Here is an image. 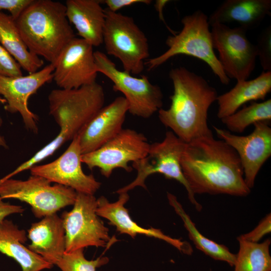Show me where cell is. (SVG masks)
I'll use <instances>...</instances> for the list:
<instances>
[{
	"instance_id": "cell-1",
	"label": "cell",
	"mask_w": 271,
	"mask_h": 271,
	"mask_svg": "<svg viewBox=\"0 0 271 271\" xmlns=\"http://www.w3.org/2000/svg\"><path fill=\"white\" fill-rule=\"evenodd\" d=\"M181 166L192 192L245 196L250 192L236 151L213 134L186 144Z\"/></svg>"
},
{
	"instance_id": "cell-2",
	"label": "cell",
	"mask_w": 271,
	"mask_h": 271,
	"mask_svg": "<svg viewBox=\"0 0 271 271\" xmlns=\"http://www.w3.org/2000/svg\"><path fill=\"white\" fill-rule=\"evenodd\" d=\"M169 75L174 91L170 107L158 111L160 121L186 143L213 134L207 119L209 107L218 96L215 88L183 66L172 69Z\"/></svg>"
},
{
	"instance_id": "cell-3",
	"label": "cell",
	"mask_w": 271,
	"mask_h": 271,
	"mask_svg": "<svg viewBox=\"0 0 271 271\" xmlns=\"http://www.w3.org/2000/svg\"><path fill=\"white\" fill-rule=\"evenodd\" d=\"M49 113L60 127L57 136L32 158L4 177V179L32 167L52 155L68 141H72L104 106L105 94L97 82L77 89L52 90L48 96Z\"/></svg>"
},
{
	"instance_id": "cell-4",
	"label": "cell",
	"mask_w": 271,
	"mask_h": 271,
	"mask_svg": "<svg viewBox=\"0 0 271 271\" xmlns=\"http://www.w3.org/2000/svg\"><path fill=\"white\" fill-rule=\"evenodd\" d=\"M65 5L52 0H34L15 21L29 51L53 65L75 37Z\"/></svg>"
},
{
	"instance_id": "cell-5",
	"label": "cell",
	"mask_w": 271,
	"mask_h": 271,
	"mask_svg": "<svg viewBox=\"0 0 271 271\" xmlns=\"http://www.w3.org/2000/svg\"><path fill=\"white\" fill-rule=\"evenodd\" d=\"M181 23V31L167 38V51L145 61V66L148 70L154 69L177 55L190 56L205 62L220 82L228 85L230 79L224 72L214 51L207 16L199 10L184 17Z\"/></svg>"
},
{
	"instance_id": "cell-6",
	"label": "cell",
	"mask_w": 271,
	"mask_h": 271,
	"mask_svg": "<svg viewBox=\"0 0 271 271\" xmlns=\"http://www.w3.org/2000/svg\"><path fill=\"white\" fill-rule=\"evenodd\" d=\"M103 43L106 53L121 62L123 70L141 74L150 56L147 37L131 17L104 9Z\"/></svg>"
},
{
	"instance_id": "cell-7",
	"label": "cell",
	"mask_w": 271,
	"mask_h": 271,
	"mask_svg": "<svg viewBox=\"0 0 271 271\" xmlns=\"http://www.w3.org/2000/svg\"><path fill=\"white\" fill-rule=\"evenodd\" d=\"M186 144L172 131H167L162 142L150 144L148 153L144 158L132 163V168L137 171L134 180L118 189L115 193H127L139 186L146 189V179L152 174L159 173L166 178L175 180L182 184L187 192L189 201L200 211L202 206L192 192L181 166V158Z\"/></svg>"
},
{
	"instance_id": "cell-8",
	"label": "cell",
	"mask_w": 271,
	"mask_h": 271,
	"mask_svg": "<svg viewBox=\"0 0 271 271\" xmlns=\"http://www.w3.org/2000/svg\"><path fill=\"white\" fill-rule=\"evenodd\" d=\"M46 178L31 175L25 180L0 179V198L15 199L30 205L34 216L42 218L73 205L77 192L58 184L52 185Z\"/></svg>"
},
{
	"instance_id": "cell-9",
	"label": "cell",
	"mask_w": 271,
	"mask_h": 271,
	"mask_svg": "<svg viewBox=\"0 0 271 271\" xmlns=\"http://www.w3.org/2000/svg\"><path fill=\"white\" fill-rule=\"evenodd\" d=\"M96 71L110 79L113 89L124 95L128 105V112L144 118L151 117L163 106V94L160 87L152 84L143 75L134 77L128 72L118 69L104 53L94 52Z\"/></svg>"
},
{
	"instance_id": "cell-10",
	"label": "cell",
	"mask_w": 271,
	"mask_h": 271,
	"mask_svg": "<svg viewBox=\"0 0 271 271\" xmlns=\"http://www.w3.org/2000/svg\"><path fill=\"white\" fill-rule=\"evenodd\" d=\"M72 209L61 216L65 234V252L88 246L105 247L111 242L109 230L96 213L97 199L77 193Z\"/></svg>"
},
{
	"instance_id": "cell-11",
	"label": "cell",
	"mask_w": 271,
	"mask_h": 271,
	"mask_svg": "<svg viewBox=\"0 0 271 271\" xmlns=\"http://www.w3.org/2000/svg\"><path fill=\"white\" fill-rule=\"evenodd\" d=\"M150 147L144 134L132 129L123 128L97 150L82 154L81 161L90 170L98 168L103 176L109 178L115 169L131 172L132 168L128 164L144 158Z\"/></svg>"
},
{
	"instance_id": "cell-12",
	"label": "cell",
	"mask_w": 271,
	"mask_h": 271,
	"mask_svg": "<svg viewBox=\"0 0 271 271\" xmlns=\"http://www.w3.org/2000/svg\"><path fill=\"white\" fill-rule=\"evenodd\" d=\"M211 26L213 47L218 51L224 72L229 79L246 80L254 69L257 57L256 46L247 39L246 31L221 23Z\"/></svg>"
},
{
	"instance_id": "cell-13",
	"label": "cell",
	"mask_w": 271,
	"mask_h": 271,
	"mask_svg": "<svg viewBox=\"0 0 271 271\" xmlns=\"http://www.w3.org/2000/svg\"><path fill=\"white\" fill-rule=\"evenodd\" d=\"M82 155L77 134L57 159L46 164L32 167L29 169L31 175L43 177L51 183L70 188L77 193L94 195L100 188L101 183L92 175L84 173L81 167Z\"/></svg>"
},
{
	"instance_id": "cell-14",
	"label": "cell",
	"mask_w": 271,
	"mask_h": 271,
	"mask_svg": "<svg viewBox=\"0 0 271 271\" xmlns=\"http://www.w3.org/2000/svg\"><path fill=\"white\" fill-rule=\"evenodd\" d=\"M93 47L75 37L63 49L53 64V80L60 88L72 89L96 83Z\"/></svg>"
},
{
	"instance_id": "cell-15",
	"label": "cell",
	"mask_w": 271,
	"mask_h": 271,
	"mask_svg": "<svg viewBox=\"0 0 271 271\" xmlns=\"http://www.w3.org/2000/svg\"><path fill=\"white\" fill-rule=\"evenodd\" d=\"M253 131L240 136L213 126L218 138L230 146L237 153L243 171L246 186L251 189L256 177L265 161L271 156V128L268 122L253 124Z\"/></svg>"
},
{
	"instance_id": "cell-16",
	"label": "cell",
	"mask_w": 271,
	"mask_h": 271,
	"mask_svg": "<svg viewBox=\"0 0 271 271\" xmlns=\"http://www.w3.org/2000/svg\"><path fill=\"white\" fill-rule=\"evenodd\" d=\"M54 66L50 63L41 70L26 76L9 77L0 75V95L6 100L5 109L19 113L26 128L37 133L38 115L28 107V99L38 90L53 78Z\"/></svg>"
},
{
	"instance_id": "cell-17",
	"label": "cell",
	"mask_w": 271,
	"mask_h": 271,
	"mask_svg": "<svg viewBox=\"0 0 271 271\" xmlns=\"http://www.w3.org/2000/svg\"><path fill=\"white\" fill-rule=\"evenodd\" d=\"M128 105L123 96L103 106L85 125L78 136L82 154L94 151L122 129Z\"/></svg>"
},
{
	"instance_id": "cell-18",
	"label": "cell",
	"mask_w": 271,
	"mask_h": 271,
	"mask_svg": "<svg viewBox=\"0 0 271 271\" xmlns=\"http://www.w3.org/2000/svg\"><path fill=\"white\" fill-rule=\"evenodd\" d=\"M128 199L127 193L119 194L118 200L111 203L104 196H101L97 199L96 213L99 216L108 220L109 224L114 226L116 231L121 234H128L132 238L138 234L153 237L166 241L184 254H192L193 250L187 242L171 237L159 229L153 227L145 228L136 223L124 207Z\"/></svg>"
},
{
	"instance_id": "cell-19",
	"label": "cell",
	"mask_w": 271,
	"mask_h": 271,
	"mask_svg": "<svg viewBox=\"0 0 271 271\" xmlns=\"http://www.w3.org/2000/svg\"><path fill=\"white\" fill-rule=\"evenodd\" d=\"M27 237L31 241L28 248L53 265L65 252V230L62 218L57 213L32 224Z\"/></svg>"
},
{
	"instance_id": "cell-20",
	"label": "cell",
	"mask_w": 271,
	"mask_h": 271,
	"mask_svg": "<svg viewBox=\"0 0 271 271\" xmlns=\"http://www.w3.org/2000/svg\"><path fill=\"white\" fill-rule=\"evenodd\" d=\"M98 0H67L66 16L80 38L93 47L103 43L105 23L104 9Z\"/></svg>"
},
{
	"instance_id": "cell-21",
	"label": "cell",
	"mask_w": 271,
	"mask_h": 271,
	"mask_svg": "<svg viewBox=\"0 0 271 271\" xmlns=\"http://www.w3.org/2000/svg\"><path fill=\"white\" fill-rule=\"evenodd\" d=\"M271 14V0H226L208 18L209 25L235 23L245 31L258 27Z\"/></svg>"
},
{
	"instance_id": "cell-22",
	"label": "cell",
	"mask_w": 271,
	"mask_h": 271,
	"mask_svg": "<svg viewBox=\"0 0 271 271\" xmlns=\"http://www.w3.org/2000/svg\"><path fill=\"white\" fill-rule=\"evenodd\" d=\"M27 240L26 232L12 220L0 222V252L14 259L22 271H41L51 269L53 265L31 251L24 244Z\"/></svg>"
},
{
	"instance_id": "cell-23",
	"label": "cell",
	"mask_w": 271,
	"mask_h": 271,
	"mask_svg": "<svg viewBox=\"0 0 271 271\" xmlns=\"http://www.w3.org/2000/svg\"><path fill=\"white\" fill-rule=\"evenodd\" d=\"M271 91V71H263L250 80L237 81L229 91L218 95L217 117L221 119L238 110L245 103L264 99Z\"/></svg>"
},
{
	"instance_id": "cell-24",
	"label": "cell",
	"mask_w": 271,
	"mask_h": 271,
	"mask_svg": "<svg viewBox=\"0 0 271 271\" xmlns=\"http://www.w3.org/2000/svg\"><path fill=\"white\" fill-rule=\"evenodd\" d=\"M0 44L29 74L38 71L44 65L43 60L28 49L15 20L2 11L0 12Z\"/></svg>"
},
{
	"instance_id": "cell-25",
	"label": "cell",
	"mask_w": 271,
	"mask_h": 271,
	"mask_svg": "<svg viewBox=\"0 0 271 271\" xmlns=\"http://www.w3.org/2000/svg\"><path fill=\"white\" fill-rule=\"evenodd\" d=\"M167 198L170 205L181 218L189 237L196 247L212 258L227 262L233 266L236 254L232 253L226 246L219 244L203 235L197 228L195 223L178 202L175 196L168 192Z\"/></svg>"
},
{
	"instance_id": "cell-26",
	"label": "cell",
	"mask_w": 271,
	"mask_h": 271,
	"mask_svg": "<svg viewBox=\"0 0 271 271\" xmlns=\"http://www.w3.org/2000/svg\"><path fill=\"white\" fill-rule=\"evenodd\" d=\"M239 250L236 254L234 271H271V256L268 238L261 243L246 241L237 238Z\"/></svg>"
},
{
	"instance_id": "cell-27",
	"label": "cell",
	"mask_w": 271,
	"mask_h": 271,
	"mask_svg": "<svg viewBox=\"0 0 271 271\" xmlns=\"http://www.w3.org/2000/svg\"><path fill=\"white\" fill-rule=\"evenodd\" d=\"M271 120V99L253 102L221 119L230 132L241 133L250 124Z\"/></svg>"
},
{
	"instance_id": "cell-28",
	"label": "cell",
	"mask_w": 271,
	"mask_h": 271,
	"mask_svg": "<svg viewBox=\"0 0 271 271\" xmlns=\"http://www.w3.org/2000/svg\"><path fill=\"white\" fill-rule=\"evenodd\" d=\"M109 258L100 256L94 260L87 259L84 249L65 252L55 265L61 271H96V268L106 264Z\"/></svg>"
},
{
	"instance_id": "cell-29",
	"label": "cell",
	"mask_w": 271,
	"mask_h": 271,
	"mask_svg": "<svg viewBox=\"0 0 271 271\" xmlns=\"http://www.w3.org/2000/svg\"><path fill=\"white\" fill-rule=\"evenodd\" d=\"M257 56L263 71H271V26L263 30L255 45Z\"/></svg>"
},
{
	"instance_id": "cell-30",
	"label": "cell",
	"mask_w": 271,
	"mask_h": 271,
	"mask_svg": "<svg viewBox=\"0 0 271 271\" xmlns=\"http://www.w3.org/2000/svg\"><path fill=\"white\" fill-rule=\"evenodd\" d=\"M0 75L9 77L23 75L20 65L1 44Z\"/></svg>"
},
{
	"instance_id": "cell-31",
	"label": "cell",
	"mask_w": 271,
	"mask_h": 271,
	"mask_svg": "<svg viewBox=\"0 0 271 271\" xmlns=\"http://www.w3.org/2000/svg\"><path fill=\"white\" fill-rule=\"evenodd\" d=\"M271 231L270 213L266 215L251 231L239 236L243 239L257 243L266 234Z\"/></svg>"
},
{
	"instance_id": "cell-32",
	"label": "cell",
	"mask_w": 271,
	"mask_h": 271,
	"mask_svg": "<svg viewBox=\"0 0 271 271\" xmlns=\"http://www.w3.org/2000/svg\"><path fill=\"white\" fill-rule=\"evenodd\" d=\"M34 0H0V12L8 11L15 21Z\"/></svg>"
},
{
	"instance_id": "cell-33",
	"label": "cell",
	"mask_w": 271,
	"mask_h": 271,
	"mask_svg": "<svg viewBox=\"0 0 271 271\" xmlns=\"http://www.w3.org/2000/svg\"><path fill=\"white\" fill-rule=\"evenodd\" d=\"M106 4V8L111 12L116 13L118 10L137 4L149 5L151 0H105L103 1Z\"/></svg>"
},
{
	"instance_id": "cell-34",
	"label": "cell",
	"mask_w": 271,
	"mask_h": 271,
	"mask_svg": "<svg viewBox=\"0 0 271 271\" xmlns=\"http://www.w3.org/2000/svg\"><path fill=\"white\" fill-rule=\"evenodd\" d=\"M3 200L0 198V222L10 215L24 212L25 209L22 206L12 204Z\"/></svg>"
},
{
	"instance_id": "cell-35",
	"label": "cell",
	"mask_w": 271,
	"mask_h": 271,
	"mask_svg": "<svg viewBox=\"0 0 271 271\" xmlns=\"http://www.w3.org/2000/svg\"><path fill=\"white\" fill-rule=\"evenodd\" d=\"M169 2L170 1L168 0H157L155 2L154 7L156 11L158 12L160 19L164 23L168 29L170 31L172 35H174L176 34L177 32H175L174 31L172 30L167 26L166 23L165 22L163 15L164 8L166 6V5L168 4Z\"/></svg>"
},
{
	"instance_id": "cell-36",
	"label": "cell",
	"mask_w": 271,
	"mask_h": 271,
	"mask_svg": "<svg viewBox=\"0 0 271 271\" xmlns=\"http://www.w3.org/2000/svg\"><path fill=\"white\" fill-rule=\"evenodd\" d=\"M0 103H6V100L4 98L0 96ZM2 123V120L0 117V126L1 125ZM0 147H4L5 148H7L8 147V146L7 145L6 142L4 138L3 137L0 135Z\"/></svg>"
},
{
	"instance_id": "cell-37",
	"label": "cell",
	"mask_w": 271,
	"mask_h": 271,
	"mask_svg": "<svg viewBox=\"0 0 271 271\" xmlns=\"http://www.w3.org/2000/svg\"><path fill=\"white\" fill-rule=\"evenodd\" d=\"M209 271H211V270H209Z\"/></svg>"
}]
</instances>
